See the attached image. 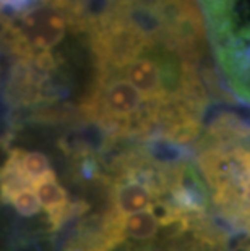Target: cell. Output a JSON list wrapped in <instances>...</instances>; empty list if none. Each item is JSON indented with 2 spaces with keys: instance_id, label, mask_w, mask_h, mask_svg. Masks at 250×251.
I'll return each instance as SVG.
<instances>
[{
  "instance_id": "cell-3",
  "label": "cell",
  "mask_w": 250,
  "mask_h": 251,
  "mask_svg": "<svg viewBox=\"0 0 250 251\" xmlns=\"http://www.w3.org/2000/svg\"><path fill=\"white\" fill-rule=\"evenodd\" d=\"M26 185H31L34 188L36 195H38L41 201L42 209L46 212V219L49 222L51 228L52 230H58L72 217V212L75 209H73L68 191L58 181L56 170L51 172L49 175H46V177L34 180Z\"/></svg>"
},
{
  "instance_id": "cell-4",
  "label": "cell",
  "mask_w": 250,
  "mask_h": 251,
  "mask_svg": "<svg viewBox=\"0 0 250 251\" xmlns=\"http://www.w3.org/2000/svg\"><path fill=\"white\" fill-rule=\"evenodd\" d=\"M143 2V0H114L112 5L114 3H119V5H134V3H140Z\"/></svg>"
},
{
  "instance_id": "cell-2",
  "label": "cell",
  "mask_w": 250,
  "mask_h": 251,
  "mask_svg": "<svg viewBox=\"0 0 250 251\" xmlns=\"http://www.w3.org/2000/svg\"><path fill=\"white\" fill-rule=\"evenodd\" d=\"M210 50L237 98L250 104V0H196Z\"/></svg>"
},
{
  "instance_id": "cell-1",
  "label": "cell",
  "mask_w": 250,
  "mask_h": 251,
  "mask_svg": "<svg viewBox=\"0 0 250 251\" xmlns=\"http://www.w3.org/2000/svg\"><path fill=\"white\" fill-rule=\"evenodd\" d=\"M198 5L177 20L171 0L114 3L94 20V78L82 119L112 144H184L203 133L208 50Z\"/></svg>"
}]
</instances>
